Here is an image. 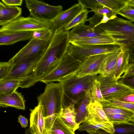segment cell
I'll return each instance as SVG.
<instances>
[{
    "label": "cell",
    "mask_w": 134,
    "mask_h": 134,
    "mask_svg": "<svg viewBox=\"0 0 134 134\" xmlns=\"http://www.w3.org/2000/svg\"><path fill=\"white\" fill-rule=\"evenodd\" d=\"M69 31L59 30L53 32L48 45L34 71L41 78L51 72L68 51L70 44Z\"/></svg>",
    "instance_id": "1"
},
{
    "label": "cell",
    "mask_w": 134,
    "mask_h": 134,
    "mask_svg": "<svg viewBox=\"0 0 134 134\" xmlns=\"http://www.w3.org/2000/svg\"><path fill=\"white\" fill-rule=\"evenodd\" d=\"M65 97L62 83L52 82L47 84L44 92L37 97L38 105L42 108L47 134L65 105Z\"/></svg>",
    "instance_id": "2"
},
{
    "label": "cell",
    "mask_w": 134,
    "mask_h": 134,
    "mask_svg": "<svg viewBox=\"0 0 134 134\" xmlns=\"http://www.w3.org/2000/svg\"><path fill=\"white\" fill-rule=\"evenodd\" d=\"M94 28L111 37L117 45L128 49L129 62H134V23L116 16L107 23L100 24Z\"/></svg>",
    "instance_id": "3"
},
{
    "label": "cell",
    "mask_w": 134,
    "mask_h": 134,
    "mask_svg": "<svg viewBox=\"0 0 134 134\" xmlns=\"http://www.w3.org/2000/svg\"><path fill=\"white\" fill-rule=\"evenodd\" d=\"M97 75L78 77L75 72L67 76L59 82L63 85L65 96L71 103L78 104L85 96L88 95L93 82Z\"/></svg>",
    "instance_id": "4"
},
{
    "label": "cell",
    "mask_w": 134,
    "mask_h": 134,
    "mask_svg": "<svg viewBox=\"0 0 134 134\" xmlns=\"http://www.w3.org/2000/svg\"><path fill=\"white\" fill-rule=\"evenodd\" d=\"M53 33L52 30H49L41 37H32L8 61L14 66L43 53L48 45Z\"/></svg>",
    "instance_id": "5"
},
{
    "label": "cell",
    "mask_w": 134,
    "mask_h": 134,
    "mask_svg": "<svg viewBox=\"0 0 134 134\" xmlns=\"http://www.w3.org/2000/svg\"><path fill=\"white\" fill-rule=\"evenodd\" d=\"M82 61L74 57L68 51L54 69L42 77L38 82L46 84L54 81L59 82L67 76L75 72Z\"/></svg>",
    "instance_id": "6"
},
{
    "label": "cell",
    "mask_w": 134,
    "mask_h": 134,
    "mask_svg": "<svg viewBox=\"0 0 134 134\" xmlns=\"http://www.w3.org/2000/svg\"><path fill=\"white\" fill-rule=\"evenodd\" d=\"M99 82L102 95L106 100L118 99L122 97L134 93V91L116 79L114 77L101 74L96 79Z\"/></svg>",
    "instance_id": "7"
},
{
    "label": "cell",
    "mask_w": 134,
    "mask_h": 134,
    "mask_svg": "<svg viewBox=\"0 0 134 134\" xmlns=\"http://www.w3.org/2000/svg\"><path fill=\"white\" fill-rule=\"evenodd\" d=\"M51 29L50 21H41L32 17H20L0 28V32L35 31Z\"/></svg>",
    "instance_id": "8"
},
{
    "label": "cell",
    "mask_w": 134,
    "mask_h": 134,
    "mask_svg": "<svg viewBox=\"0 0 134 134\" xmlns=\"http://www.w3.org/2000/svg\"><path fill=\"white\" fill-rule=\"evenodd\" d=\"M25 1L30 16L42 21H51L63 9L61 5H52L42 1L25 0Z\"/></svg>",
    "instance_id": "9"
},
{
    "label": "cell",
    "mask_w": 134,
    "mask_h": 134,
    "mask_svg": "<svg viewBox=\"0 0 134 134\" xmlns=\"http://www.w3.org/2000/svg\"><path fill=\"white\" fill-rule=\"evenodd\" d=\"M115 45H95L77 46L70 44L68 52L77 59L83 60L95 55L107 54L119 49Z\"/></svg>",
    "instance_id": "10"
},
{
    "label": "cell",
    "mask_w": 134,
    "mask_h": 134,
    "mask_svg": "<svg viewBox=\"0 0 134 134\" xmlns=\"http://www.w3.org/2000/svg\"><path fill=\"white\" fill-rule=\"evenodd\" d=\"M44 52L16 65H12L8 76L5 79H21L26 80L34 71Z\"/></svg>",
    "instance_id": "11"
},
{
    "label": "cell",
    "mask_w": 134,
    "mask_h": 134,
    "mask_svg": "<svg viewBox=\"0 0 134 134\" xmlns=\"http://www.w3.org/2000/svg\"><path fill=\"white\" fill-rule=\"evenodd\" d=\"M87 108L88 115L86 121L93 125H102L115 133L114 125L109 120L100 103L90 102Z\"/></svg>",
    "instance_id": "12"
},
{
    "label": "cell",
    "mask_w": 134,
    "mask_h": 134,
    "mask_svg": "<svg viewBox=\"0 0 134 134\" xmlns=\"http://www.w3.org/2000/svg\"><path fill=\"white\" fill-rule=\"evenodd\" d=\"M85 9L78 2L64 11H61L50 21L51 29L53 32L64 28L83 10Z\"/></svg>",
    "instance_id": "13"
},
{
    "label": "cell",
    "mask_w": 134,
    "mask_h": 134,
    "mask_svg": "<svg viewBox=\"0 0 134 134\" xmlns=\"http://www.w3.org/2000/svg\"><path fill=\"white\" fill-rule=\"evenodd\" d=\"M107 54L93 55L82 60L75 74L79 77L99 74L101 64Z\"/></svg>",
    "instance_id": "14"
},
{
    "label": "cell",
    "mask_w": 134,
    "mask_h": 134,
    "mask_svg": "<svg viewBox=\"0 0 134 134\" xmlns=\"http://www.w3.org/2000/svg\"><path fill=\"white\" fill-rule=\"evenodd\" d=\"M85 23L79 24L69 31L70 42L82 38L108 35L100 30L85 25Z\"/></svg>",
    "instance_id": "15"
},
{
    "label": "cell",
    "mask_w": 134,
    "mask_h": 134,
    "mask_svg": "<svg viewBox=\"0 0 134 134\" xmlns=\"http://www.w3.org/2000/svg\"><path fill=\"white\" fill-rule=\"evenodd\" d=\"M30 128L31 134H47L42 108L38 105L30 109Z\"/></svg>",
    "instance_id": "16"
},
{
    "label": "cell",
    "mask_w": 134,
    "mask_h": 134,
    "mask_svg": "<svg viewBox=\"0 0 134 134\" xmlns=\"http://www.w3.org/2000/svg\"><path fill=\"white\" fill-rule=\"evenodd\" d=\"M25 100L22 94L17 91L0 94V107H9L19 109L25 110Z\"/></svg>",
    "instance_id": "17"
},
{
    "label": "cell",
    "mask_w": 134,
    "mask_h": 134,
    "mask_svg": "<svg viewBox=\"0 0 134 134\" xmlns=\"http://www.w3.org/2000/svg\"><path fill=\"white\" fill-rule=\"evenodd\" d=\"M121 51V48L109 53L102 62L99 74L105 76L114 77L117 60Z\"/></svg>",
    "instance_id": "18"
},
{
    "label": "cell",
    "mask_w": 134,
    "mask_h": 134,
    "mask_svg": "<svg viewBox=\"0 0 134 134\" xmlns=\"http://www.w3.org/2000/svg\"><path fill=\"white\" fill-rule=\"evenodd\" d=\"M34 31L0 32V45H11L18 42L30 40Z\"/></svg>",
    "instance_id": "19"
},
{
    "label": "cell",
    "mask_w": 134,
    "mask_h": 134,
    "mask_svg": "<svg viewBox=\"0 0 134 134\" xmlns=\"http://www.w3.org/2000/svg\"><path fill=\"white\" fill-rule=\"evenodd\" d=\"M22 9L18 6H7L0 2V25L3 26L12 22L21 15Z\"/></svg>",
    "instance_id": "20"
},
{
    "label": "cell",
    "mask_w": 134,
    "mask_h": 134,
    "mask_svg": "<svg viewBox=\"0 0 134 134\" xmlns=\"http://www.w3.org/2000/svg\"><path fill=\"white\" fill-rule=\"evenodd\" d=\"M76 115L75 104L72 103L67 105H65L59 115L65 124L74 132L78 129L79 126L76 122Z\"/></svg>",
    "instance_id": "21"
},
{
    "label": "cell",
    "mask_w": 134,
    "mask_h": 134,
    "mask_svg": "<svg viewBox=\"0 0 134 134\" xmlns=\"http://www.w3.org/2000/svg\"><path fill=\"white\" fill-rule=\"evenodd\" d=\"M70 43L77 46L105 45L118 46L112 38L108 35L82 38L70 41Z\"/></svg>",
    "instance_id": "22"
},
{
    "label": "cell",
    "mask_w": 134,
    "mask_h": 134,
    "mask_svg": "<svg viewBox=\"0 0 134 134\" xmlns=\"http://www.w3.org/2000/svg\"><path fill=\"white\" fill-rule=\"evenodd\" d=\"M130 54L128 49L121 48V51L116 63L114 77L117 80L124 73L127 69L129 62Z\"/></svg>",
    "instance_id": "23"
},
{
    "label": "cell",
    "mask_w": 134,
    "mask_h": 134,
    "mask_svg": "<svg viewBox=\"0 0 134 134\" xmlns=\"http://www.w3.org/2000/svg\"><path fill=\"white\" fill-rule=\"evenodd\" d=\"M25 80L21 79H5L0 81V94L16 91Z\"/></svg>",
    "instance_id": "24"
},
{
    "label": "cell",
    "mask_w": 134,
    "mask_h": 134,
    "mask_svg": "<svg viewBox=\"0 0 134 134\" xmlns=\"http://www.w3.org/2000/svg\"><path fill=\"white\" fill-rule=\"evenodd\" d=\"M89 102L88 95L87 94L81 100L77 109L76 110V121L79 126L81 124L86 121L88 115L87 107Z\"/></svg>",
    "instance_id": "25"
},
{
    "label": "cell",
    "mask_w": 134,
    "mask_h": 134,
    "mask_svg": "<svg viewBox=\"0 0 134 134\" xmlns=\"http://www.w3.org/2000/svg\"><path fill=\"white\" fill-rule=\"evenodd\" d=\"M47 134H76L64 123L59 115L55 118Z\"/></svg>",
    "instance_id": "26"
},
{
    "label": "cell",
    "mask_w": 134,
    "mask_h": 134,
    "mask_svg": "<svg viewBox=\"0 0 134 134\" xmlns=\"http://www.w3.org/2000/svg\"><path fill=\"white\" fill-rule=\"evenodd\" d=\"M88 96L90 102L97 101L101 103L106 101L102 94L99 83L96 79L93 82Z\"/></svg>",
    "instance_id": "27"
},
{
    "label": "cell",
    "mask_w": 134,
    "mask_h": 134,
    "mask_svg": "<svg viewBox=\"0 0 134 134\" xmlns=\"http://www.w3.org/2000/svg\"><path fill=\"white\" fill-rule=\"evenodd\" d=\"M97 1L103 7L107 8L117 13L118 12L127 5V0H97Z\"/></svg>",
    "instance_id": "28"
},
{
    "label": "cell",
    "mask_w": 134,
    "mask_h": 134,
    "mask_svg": "<svg viewBox=\"0 0 134 134\" xmlns=\"http://www.w3.org/2000/svg\"><path fill=\"white\" fill-rule=\"evenodd\" d=\"M109 120L114 125H133L134 123H130L131 117L121 114H106Z\"/></svg>",
    "instance_id": "29"
},
{
    "label": "cell",
    "mask_w": 134,
    "mask_h": 134,
    "mask_svg": "<svg viewBox=\"0 0 134 134\" xmlns=\"http://www.w3.org/2000/svg\"><path fill=\"white\" fill-rule=\"evenodd\" d=\"M89 11L85 9L82 10L64 29L65 31H69L75 26L82 23H85L87 20L88 14Z\"/></svg>",
    "instance_id": "30"
},
{
    "label": "cell",
    "mask_w": 134,
    "mask_h": 134,
    "mask_svg": "<svg viewBox=\"0 0 134 134\" xmlns=\"http://www.w3.org/2000/svg\"><path fill=\"white\" fill-rule=\"evenodd\" d=\"M103 109L105 114H121L132 117L134 115V113L131 111L107 105H102Z\"/></svg>",
    "instance_id": "31"
},
{
    "label": "cell",
    "mask_w": 134,
    "mask_h": 134,
    "mask_svg": "<svg viewBox=\"0 0 134 134\" xmlns=\"http://www.w3.org/2000/svg\"><path fill=\"white\" fill-rule=\"evenodd\" d=\"M100 103L102 105H111L128 110L134 113V103L123 102L117 99L111 100Z\"/></svg>",
    "instance_id": "32"
},
{
    "label": "cell",
    "mask_w": 134,
    "mask_h": 134,
    "mask_svg": "<svg viewBox=\"0 0 134 134\" xmlns=\"http://www.w3.org/2000/svg\"><path fill=\"white\" fill-rule=\"evenodd\" d=\"M12 66L9 62L0 63V81L4 79L8 76Z\"/></svg>",
    "instance_id": "33"
},
{
    "label": "cell",
    "mask_w": 134,
    "mask_h": 134,
    "mask_svg": "<svg viewBox=\"0 0 134 134\" xmlns=\"http://www.w3.org/2000/svg\"><path fill=\"white\" fill-rule=\"evenodd\" d=\"M132 22H134V8L126 5L117 13Z\"/></svg>",
    "instance_id": "34"
},
{
    "label": "cell",
    "mask_w": 134,
    "mask_h": 134,
    "mask_svg": "<svg viewBox=\"0 0 134 134\" xmlns=\"http://www.w3.org/2000/svg\"><path fill=\"white\" fill-rule=\"evenodd\" d=\"M94 12L95 14L102 17L104 15H106L109 18H114L116 16V14H117L116 13L107 8L104 7L89 11V12Z\"/></svg>",
    "instance_id": "35"
},
{
    "label": "cell",
    "mask_w": 134,
    "mask_h": 134,
    "mask_svg": "<svg viewBox=\"0 0 134 134\" xmlns=\"http://www.w3.org/2000/svg\"><path fill=\"white\" fill-rule=\"evenodd\" d=\"M119 81L134 91V75L121 77Z\"/></svg>",
    "instance_id": "36"
},
{
    "label": "cell",
    "mask_w": 134,
    "mask_h": 134,
    "mask_svg": "<svg viewBox=\"0 0 134 134\" xmlns=\"http://www.w3.org/2000/svg\"><path fill=\"white\" fill-rule=\"evenodd\" d=\"M115 133L120 134H130L134 133V125L127 127H114Z\"/></svg>",
    "instance_id": "37"
},
{
    "label": "cell",
    "mask_w": 134,
    "mask_h": 134,
    "mask_svg": "<svg viewBox=\"0 0 134 134\" xmlns=\"http://www.w3.org/2000/svg\"><path fill=\"white\" fill-rule=\"evenodd\" d=\"M80 125L78 130L80 131L92 130L93 129H100L97 127L92 125L86 121Z\"/></svg>",
    "instance_id": "38"
},
{
    "label": "cell",
    "mask_w": 134,
    "mask_h": 134,
    "mask_svg": "<svg viewBox=\"0 0 134 134\" xmlns=\"http://www.w3.org/2000/svg\"><path fill=\"white\" fill-rule=\"evenodd\" d=\"M3 3L7 6H17L22 5L23 0H2Z\"/></svg>",
    "instance_id": "39"
},
{
    "label": "cell",
    "mask_w": 134,
    "mask_h": 134,
    "mask_svg": "<svg viewBox=\"0 0 134 134\" xmlns=\"http://www.w3.org/2000/svg\"><path fill=\"white\" fill-rule=\"evenodd\" d=\"M132 75H134V62L129 63L127 69L122 77H124Z\"/></svg>",
    "instance_id": "40"
},
{
    "label": "cell",
    "mask_w": 134,
    "mask_h": 134,
    "mask_svg": "<svg viewBox=\"0 0 134 134\" xmlns=\"http://www.w3.org/2000/svg\"><path fill=\"white\" fill-rule=\"evenodd\" d=\"M117 100L123 102L134 103V93L122 97Z\"/></svg>",
    "instance_id": "41"
},
{
    "label": "cell",
    "mask_w": 134,
    "mask_h": 134,
    "mask_svg": "<svg viewBox=\"0 0 134 134\" xmlns=\"http://www.w3.org/2000/svg\"><path fill=\"white\" fill-rule=\"evenodd\" d=\"M18 122L20 123L22 128H26L28 126V119L22 115L19 116Z\"/></svg>",
    "instance_id": "42"
},
{
    "label": "cell",
    "mask_w": 134,
    "mask_h": 134,
    "mask_svg": "<svg viewBox=\"0 0 134 134\" xmlns=\"http://www.w3.org/2000/svg\"><path fill=\"white\" fill-rule=\"evenodd\" d=\"M89 134H120L116 133L111 134L101 129H93L86 131Z\"/></svg>",
    "instance_id": "43"
},
{
    "label": "cell",
    "mask_w": 134,
    "mask_h": 134,
    "mask_svg": "<svg viewBox=\"0 0 134 134\" xmlns=\"http://www.w3.org/2000/svg\"><path fill=\"white\" fill-rule=\"evenodd\" d=\"M114 18H110L108 17L106 15H104L103 16V17L102 18L101 20L100 21L99 23L98 24H97L94 27V28L96 26H97L102 24H104L105 23L108 21H109L112 20Z\"/></svg>",
    "instance_id": "44"
},
{
    "label": "cell",
    "mask_w": 134,
    "mask_h": 134,
    "mask_svg": "<svg viewBox=\"0 0 134 134\" xmlns=\"http://www.w3.org/2000/svg\"><path fill=\"white\" fill-rule=\"evenodd\" d=\"M25 134H31L30 132V128L26 130Z\"/></svg>",
    "instance_id": "45"
},
{
    "label": "cell",
    "mask_w": 134,
    "mask_h": 134,
    "mask_svg": "<svg viewBox=\"0 0 134 134\" xmlns=\"http://www.w3.org/2000/svg\"><path fill=\"white\" fill-rule=\"evenodd\" d=\"M131 121L134 123V115L131 118Z\"/></svg>",
    "instance_id": "46"
}]
</instances>
